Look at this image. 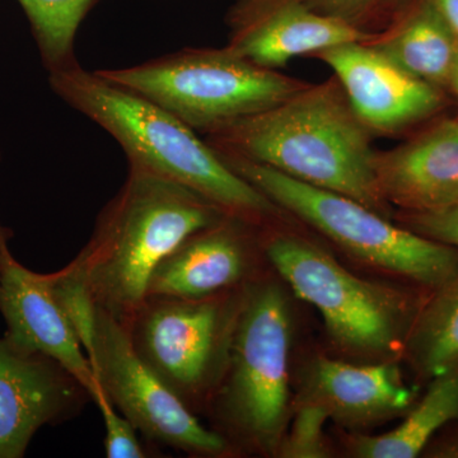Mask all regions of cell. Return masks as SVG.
Here are the masks:
<instances>
[{"mask_svg":"<svg viewBox=\"0 0 458 458\" xmlns=\"http://www.w3.org/2000/svg\"><path fill=\"white\" fill-rule=\"evenodd\" d=\"M369 132L335 80L309 84L276 106L219 126L208 143L385 214Z\"/></svg>","mask_w":458,"mask_h":458,"instance_id":"6da1fadb","label":"cell"},{"mask_svg":"<svg viewBox=\"0 0 458 458\" xmlns=\"http://www.w3.org/2000/svg\"><path fill=\"white\" fill-rule=\"evenodd\" d=\"M57 96L106 131L129 168L194 190L229 216L256 221L276 205L232 170L209 143L179 117L80 64L50 72Z\"/></svg>","mask_w":458,"mask_h":458,"instance_id":"7a4b0ae2","label":"cell"},{"mask_svg":"<svg viewBox=\"0 0 458 458\" xmlns=\"http://www.w3.org/2000/svg\"><path fill=\"white\" fill-rule=\"evenodd\" d=\"M225 214L194 190L129 168L89 242L72 262L99 309L125 324L146 300L162 260Z\"/></svg>","mask_w":458,"mask_h":458,"instance_id":"3957f363","label":"cell"},{"mask_svg":"<svg viewBox=\"0 0 458 458\" xmlns=\"http://www.w3.org/2000/svg\"><path fill=\"white\" fill-rule=\"evenodd\" d=\"M98 73L205 134L276 106L309 86L255 64L228 47L181 50Z\"/></svg>","mask_w":458,"mask_h":458,"instance_id":"277c9868","label":"cell"},{"mask_svg":"<svg viewBox=\"0 0 458 458\" xmlns=\"http://www.w3.org/2000/svg\"><path fill=\"white\" fill-rule=\"evenodd\" d=\"M218 153L276 207L300 216L361 260L437 288L458 273L454 247L396 227L382 214L339 192L301 182L241 157Z\"/></svg>","mask_w":458,"mask_h":458,"instance_id":"5b68a950","label":"cell"},{"mask_svg":"<svg viewBox=\"0 0 458 458\" xmlns=\"http://www.w3.org/2000/svg\"><path fill=\"white\" fill-rule=\"evenodd\" d=\"M288 309L274 285L250 286L238 315L225 382L223 415L262 451L279 447L288 405Z\"/></svg>","mask_w":458,"mask_h":458,"instance_id":"8992f818","label":"cell"},{"mask_svg":"<svg viewBox=\"0 0 458 458\" xmlns=\"http://www.w3.org/2000/svg\"><path fill=\"white\" fill-rule=\"evenodd\" d=\"M216 295L147 297L123 324L138 357L194 414L223 381L242 307L228 313Z\"/></svg>","mask_w":458,"mask_h":458,"instance_id":"52a82bcc","label":"cell"},{"mask_svg":"<svg viewBox=\"0 0 458 458\" xmlns=\"http://www.w3.org/2000/svg\"><path fill=\"white\" fill-rule=\"evenodd\" d=\"M265 252L294 293L318 310L337 343L361 352L396 345L403 318L396 295L352 276L302 238H271Z\"/></svg>","mask_w":458,"mask_h":458,"instance_id":"ba28073f","label":"cell"},{"mask_svg":"<svg viewBox=\"0 0 458 458\" xmlns=\"http://www.w3.org/2000/svg\"><path fill=\"white\" fill-rule=\"evenodd\" d=\"M90 364L114 408L148 441L198 456L227 454V439L205 428L148 369L132 348L125 327L99 307Z\"/></svg>","mask_w":458,"mask_h":458,"instance_id":"9c48e42d","label":"cell"},{"mask_svg":"<svg viewBox=\"0 0 458 458\" xmlns=\"http://www.w3.org/2000/svg\"><path fill=\"white\" fill-rule=\"evenodd\" d=\"M330 66L361 123L375 132H394L442 107L441 89L400 68L370 41L337 45L315 54Z\"/></svg>","mask_w":458,"mask_h":458,"instance_id":"30bf717a","label":"cell"},{"mask_svg":"<svg viewBox=\"0 0 458 458\" xmlns=\"http://www.w3.org/2000/svg\"><path fill=\"white\" fill-rule=\"evenodd\" d=\"M89 399L57 361L0 339V458L25 456L40 428L80 414Z\"/></svg>","mask_w":458,"mask_h":458,"instance_id":"8fae6325","label":"cell"},{"mask_svg":"<svg viewBox=\"0 0 458 458\" xmlns=\"http://www.w3.org/2000/svg\"><path fill=\"white\" fill-rule=\"evenodd\" d=\"M228 47L255 64L278 69L292 59L376 36L319 13L309 0H237L229 12Z\"/></svg>","mask_w":458,"mask_h":458,"instance_id":"7c38bea8","label":"cell"},{"mask_svg":"<svg viewBox=\"0 0 458 458\" xmlns=\"http://www.w3.org/2000/svg\"><path fill=\"white\" fill-rule=\"evenodd\" d=\"M0 313L7 324L8 342L57 361L89 391L92 400L101 385L57 302L51 274L27 269L9 249L0 251Z\"/></svg>","mask_w":458,"mask_h":458,"instance_id":"4fadbf2b","label":"cell"},{"mask_svg":"<svg viewBox=\"0 0 458 458\" xmlns=\"http://www.w3.org/2000/svg\"><path fill=\"white\" fill-rule=\"evenodd\" d=\"M375 174L386 203L409 213L458 204V120H445L403 146L376 153Z\"/></svg>","mask_w":458,"mask_h":458,"instance_id":"5bb4252c","label":"cell"},{"mask_svg":"<svg viewBox=\"0 0 458 458\" xmlns=\"http://www.w3.org/2000/svg\"><path fill=\"white\" fill-rule=\"evenodd\" d=\"M237 219L225 214L186 238L157 267L147 297H210L242 282L249 254Z\"/></svg>","mask_w":458,"mask_h":458,"instance_id":"9a60e30c","label":"cell"},{"mask_svg":"<svg viewBox=\"0 0 458 458\" xmlns=\"http://www.w3.org/2000/svg\"><path fill=\"white\" fill-rule=\"evenodd\" d=\"M312 401L346 423H366L405 409L412 393L391 364L352 366L318 360L312 370Z\"/></svg>","mask_w":458,"mask_h":458,"instance_id":"2e32d148","label":"cell"},{"mask_svg":"<svg viewBox=\"0 0 458 458\" xmlns=\"http://www.w3.org/2000/svg\"><path fill=\"white\" fill-rule=\"evenodd\" d=\"M370 42L421 82L451 89L458 38L426 0H415L387 32Z\"/></svg>","mask_w":458,"mask_h":458,"instance_id":"e0dca14e","label":"cell"},{"mask_svg":"<svg viewBox=\"0 0 458 458\" xmlns=\"http://www.w3.org/2000/svg\"><path fill=\"white\" fill-rule=\"evenodd\" d=\"M434 378L403 424L384 436L358 437L352 452L363 458L417 457L434 434L458 418V366Z\"/></svg>","mask_w":458,"mask_h":458,"instance_id":"ac0fdd59","label":"cell"},{"mask_svg":"<svg viewBox=\"0 0 458 458\" xmlns=\"http://www.w3.org/2000/svg\"><path fill=\"white\" fill-rule=\"evenodd\" d=\"M438 289L411 336L418 366L432 377L458 366V273Z\"/></svg>","mask_w":458,"mask_h":458,"instance_id":"d6986e66","label":"cell"},{"mask_svg":"<svg viewBox=\"0 0 458 458\" xmlns=\"http://www.w3.org/2000/svg\"><path fill=\"white\" fill-rule=\"evenodd\" d=\"M31 22L42 57L50 72L78 64V30L98 0H18Z\"/></svg>","mask_w":458,"mask_h":458,"instance_id":"ffe728a7","label":"cell"},{"mask_svg":"<svg viewBox=\"0 0 458 458\" xmlns=\"http://www.w3.org/2000/svg\"><path fill=\"white\" fill-rule=\"evenodd\" d=\"M51 283L57 302L90 361L95 348L98 306L90 294L89 285L73 262H69L64 269L51 274Z\"/></svg>","mask_w":458,"mask_h":458,"instance_id":"44dd1931","label":"cell"},{"mask_svg":"<svg viewBox=\"0 0 458 458\" xmlns=\"http://www.w3.org/2000/svg\"><path fill=\"white\" fill-rule=\"evenodd\" d=\"M330 412L316 401L304 403L295 415L291 430L280 442L283 456L293 458H319L327 454L324 426Z\"/></svg>","mask_w":458,"mask_h":458,"instance_id":"7402d4cb","label":"cell"},{"mask_svg":"<svg viewBox=\"0 0 458 458\" xmlns=\"http://www.w3.org/2000/svg\"><path fill=\"white\" fill-rule=\"evenodd\" d=\"M93 403L98 405L104 419L106 437H105V454L107 458H144L147 452L138 439L135 427L128 418L123 417L110 397L99 387L92 396Z\"/></svg>","mask_w":458,"mask_h":458,"instance_id":"603a6c76","label":"cell"},{"mask_svg":"<svg viewBox=\"0 0 458 458\" xmlns=\"http://www.w3.org/2000/svg\"><path fill=\"white\" fill-rule=\"evenodd\" d=\"M406 219L421 236L458 249V204L430 212L409 213Z\"/></svg>","mask_w":458,"mask_h":458,"instance_id":"cb8c5ba5","label":"cell"},{"mask_svg":"<svg viewBox=\"0 0 458 458\" xmlns=\"http://www.w3.org/2000/svg\"><path fill=\"white\" fill-rule=\"evenodd\" d=\"M388 0H309L319 13L360 29V23Z\"/></svg>","mask_w":458,"mask_h":458,"instance_id":"d4e9b609","label":"cell"},{"mask_svg":"<svg viewBox=\"0 0 458 458\" xmlns=\"http://www.w3.org/2000/svg\"><path fill=\"white\" fill-rule=\"evenodd\" d=\"M441 14L458 38V0H426Z\"/></svg>","mask_w":458,"mask_h":458,"instance_id":"484cf974","label":"cell"},{"mask_svg":"<svg viewBox=\"0 0 458 458\" xmlns=\"http://www.w3.org/2000/svg\"><path fill=\"white\" fill-rule=\"evenodd\" d=\"M9 232L8 229L0 225V251L8 249Z\"/></svg>","mask_w":458,"mask_h":458,"instance_id":"4316f807","label":"cell"},{"mask_svg":"<svg viewBox=\"0 0 458 458\" xmlns=\"http://www.w3.org/2000/svg\"><path fill=\"white\" fill-rule=\"evenodd\" d=\"M451 89H454L458 96V55L456 63H454V73H452Z\"/></svg>","mask_w":458,"mask_h":458,"instance_id":"83f0119b","label":"cell"}]
</instances>
